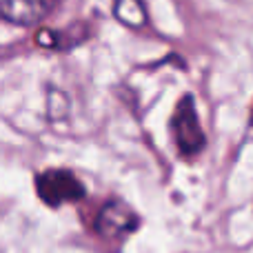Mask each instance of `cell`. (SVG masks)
Instances as JSON below:
<instances>
[{"instance_id": "obj_2", "label": "cell", "mask_w": 253, "mask_h": 253, "mask_svg": "<svg viewBox=\"0 0 253 253\" xmlns=\"http://www.w3.org/2000/svg\"><path fill=\"white\" fill-rule=\"evenodd\" d=\"M36 193L51 209H58L62 205H74V202H80L87 196L84 184L69 169L40 171L36 175Z\"/></svg>"}, {"instance_id": "obj_5", "label": "cell", "mask_w": 253, "mask_h": 253, "mask_svg": "<svg viewBox=\"0 0 253 253\" xmlns=\"http://www.w3.org/2000/svg\"><path fill=\"white\" fill-rule=\"evenodd\" d=\"M111 9L116 20H120L129 29H142L147 25V9L142 0H114Z\"/></svg>"}, {"instance_id": "obj_4", "label": "cell", "mask_w": 253, "mask_h": 253, "mask_svg": "<svg viewBox=\"0 0 253 253\" xmlns=\"http://www.w3.org/2000/svg\"><path fill=\"white\" fill-rule=\"evenodd\" d=\"M58 0H0V18L18 27H34L42 22Z\"/></svg>"}, {"instance_id": "obj_3", "label": "cell", "mask_w": 253, "mask_h": 253, "mask_svg": "<svg viewBox=\"0 0 253 253\" xmlns=\"http://www.w3.org/2000/svg\"><path fill=\"white\" fill-rule=\"evenodd\" d=\"M140 227V215L125 200H109L100 207L93 229L105 240H120Z\"/></svg>"}, {"instance_id": "obj_1", "label": "cell", "mask_w": 253, "mask_h": 253, "mask_svg": "<svg viewBox=\"0 0 253 253\" xmlns=\"http://www.w3.org/2000/svg\"><path fill=\"white\" fill-rule=\"evenodd\" d=\"M171 131H173V140L182 158H196L207 147V135L202 131L196 100L191 93H184L175 105V111L171 116Z\"/></svg>"}]
</instances>
